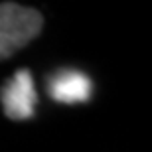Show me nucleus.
<instances>
[{"label": "nucleus", "mask_w": 152, "mask_h": 152, "mask_svg": "<svg viewBox=\"0 0 152 152\" xmlns=\"http://www.w3.org/2000/svg\"><path fill=\"white\" fill-rule=\"evenodd\" d=\"M44 28V16L36 8L16 2L0 4V61L8 59L38 38Z\"/></svg>", "instance_id": "obj_1"}, {"label": "nucleus", "mask_w": 152, "mask_h": 152, "mask_svg": "<svg viewBox=\"0 0 152 152\" xmlns=\"http://www.w3.org/2000/svg\"><path fill=\"white\" fill-rule=\"evenodd\" d=\"M0 101L8 118L28 121L34 117L38 105L34 77L28 69H20L0 87Z\"/></svg>", "instance_id": "obj_2"}, {"label": "nucleus", "mask_w": 152, "mask_h": 152, "mask_svg": "<svg viewBox=\"0 0 152 152\" xmlns=\"http://www.w3.org/2000/svg\"><path fill=\"white\" fill-rule=\"evenodd\" d=\"M93 93L91 79L79 69H59L48 77V95L56 103H85Z\"/></svg>", "instance_id": "obj_3"}]
</instances>
